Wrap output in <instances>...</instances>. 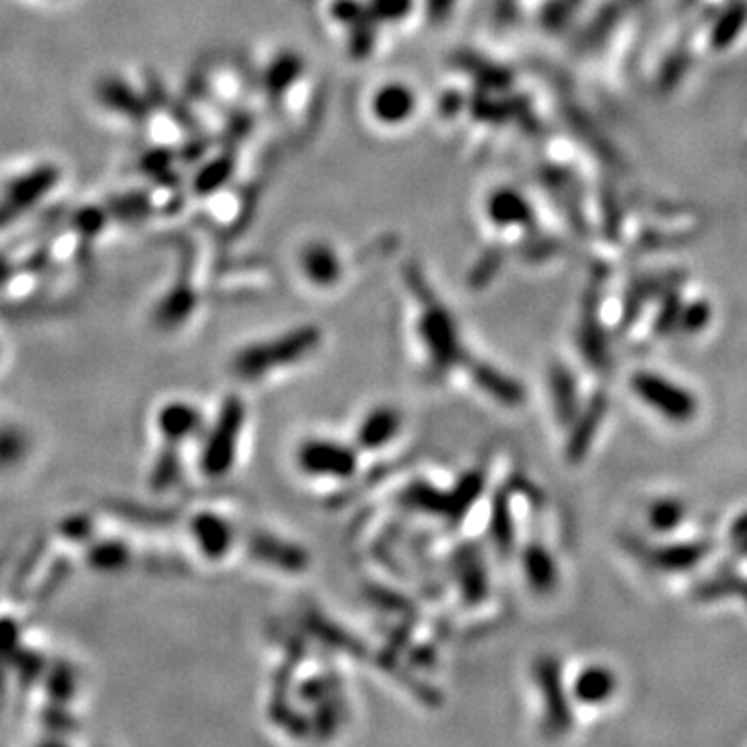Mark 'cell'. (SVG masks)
<instances>
[{
    "instance_id": "obj_1",
    "label": "cell",
    "mask_w": 747,
    "mask_h": 747,
    "mask_svg": "<svg viewBox=\"0 0 747 747\" xmlns=\"http://www.w3.org/2000/svg\"><path fill=\"white\" fill-rule=\"evenodd\" d=\"M631 389L646 405L662 413V418L677 424L694 420L698 411V401L694 395L685 391L683 386H677L669 378L658 376L654 372L633 374Z\"/></svg>"
},
{
    "instance_id": "obj_2",
    "label": "cell",
    "mask_w": 747,
    "mask_h": 747,
    "mask_svg": "<svg viewBox=\"0 0 747 747\" xmlns=\"http://www.w3.org/2000/svg\"><path fill=\"white\" fill-rule=\"evenodd\" d=\"M536 681L544 700V735L561 737L573 725V712L563 687L561 664L557 658L544 656L536 662Z\"/></svg>"
},
{
    "instance_id": "obj_3",
    "label": "cell",
    "mask_w": 747,
    "mask_h": 747,
    "mask_svg": "<svg viewBox=\"0 0 747 747\" xmlns=\"http://www.w3.org/2000/svg\"><path fill=\"white\" fill-rule=\"evenodd\" d=\"M635 552L660 571L683 573V571L694 569L700 561L706 559V555L710 552V544L708 542H681V544L642 548Z\"/></svg>"
},
{
    "instance_id": "obj_4",
    "label": "cell",
    "mask_w": 747,
    "mask_h": 747,
    "mask_svg": "<svg viewBox=\"0 0 747 747\" xmlns=\"http://www.w3.org/2000/svg\"><path fill=\"white\" fill-rule=\"evenodd\" d=\"M301 467L312 476H345L351 474L353 459L339 442L312 440L303 447L299 457Z\"/></svg>"
},
{
    "instance_id": "obj_5",
    "label": "cell",
    "mask_w": 747,
    "mask_h": 747,
    "mask_svg": "<svg viewBox=\"0 0 747 747\" xmlns=\"http://www.w3.org/2000/svg\"><path fill=\"white\" fill-rule=\"evenodd\" d=\"M606 409H608V397L604 391H598L590 399V403L584 407V411L577 415V420L573 422V432L567 442V459L571 463H579L588 455L592 440L606 415Z\"/></svg>"
},
{
    "instance_id": "obj_6",
    "label": "cell",
    "mask_w": 747,
    "mask_h": 747,
    "mask_svg": "<svg viewBox=\"0 0 747 747\" xmlns=\"http://www.w3.org/2000/svg\"><path fill=\"white\" fill-rule=\"evenodd\" d=\"M617 677L606 667H588L581 671L573 683V698L579 704L600 706L613 698Z\"/></svg>"
},
{
    "instance_id": "obj_7",
    "label": "cell",
    "mask_w": 747,
    "mask_h": 747,
    "mask_svg": "<svg viewBox=\"0 0 747 747\" xmlns=\"http://www.w3.org/2000/svg\"><path fill=\"white\" fill-rule=\"evenodd\" d=\"M550 393H552V405L557 411V420L563 426H571L577 415H579V403H577V382L573 372L557 364L550 368Z\"/></svg>"
},
{
    "instance_id": "obj_8",
    "label": "cell",
    "mask_w": 747,
    "mask_h": 747,
    "mask_svg": "<svg viewBox=\"0 0 747 747\" xmlns=\"http://www.w3.org/2000/svg\"><path fill=\"white\" fill-rule=\"evenodd\" d=\"M521 563H523L525 577H528L530 586L534 590L552 592L557 588L559 573H557L555 559H552V555L542 544L530 542L528 546H525Z\"/></svg>"
},
{
    "instance_id": "obj_9",
    "label": "cell",
    "mask_w": 747,
    "mask_h": 747,
    "mask_svg": "<svg viewBox=\"0 0 747 747\" xmlns=\"http://www.w3.org/2000/svg\"><path fill=\"white\" fill-rule=\"evenodd\" d=\"M476 382L482 386L484 391H488L496 401H503L507 405H519L523 401V389L513 382L511 378L503 376L501 372H496L488 366H478L474 370Z\"/></svg>"
},
{
    "instance_id": "obj_10",
    "label": "cell",
    "mask_w": 747,
    "mask_h": 747,
    "mask_svg": "<svg viewBox=\"0 0 747 747\" xmlns=\"http://www.w3.org/2000/svg\"><path fill=\"white\" fill-rule=\"evenodd\" d=\"M683 519H685V507L681 501H677V498H662V501H656L648 513L650 528L660 534L673 532L683 523Z\"/></svg>"
},
{
    "instance_id": "obj_11",
    "label": "cell",
    "mask_w": 747,
    "mask_h": 747,
    "mask_svg": "<svg viewBox=\"0 0 747 747\" xmlns=\"http://www.w3.org/2000/svg\"><path fill=\"white\" fill-rule=\"evenodd\" d=\"M492 538L496 548L501 552H511L513 548V519L505 496H498V501L492 511Z\"/></svg>"
},
{
    "instance_id": "obj_12",
    "label": "cell",
    "mask_w": 747,
    "mask_h": 747,
    "mask_svg": "<svg viewBox=\"0 0 747 747\" xmlns=\"http://www.w3.org/2000/svg\"><path fill=\"white\" fill-rule=\"evenodd\" d=\"M397 418L395 413L386 411V409H380L376 413H370V418L364 422V432H366V440L370 442H384L391 438V430L395 426Z\"/></svg>"
},
{
    "instance_id": "obj_13",
    "label": "cell",
    "mask_w": 747,
    "mask_h": 747,
    "mask_svg": "<svg viewBox=\"0 0 747 747\" xmlns=\"http://www.w3.org/2000/svg\"><path fill=\"white\" fill-rule=\"evenodd\" d=\"M733 538L737 540V544L743 538H747V513L735 521V525H733Z\"/></svg>"
},
{
    "instance_id": "obj_14",
    "label": "cell",
    "mask_w": 747,
    "mask_h": 747,
    "mask_svg": "<svg viewBox=\"0 0 747 747\" xmlns=\"http://www.w3.org/2000/svg\"><path fill=\"white\" fill-rule=\"evenodd\" d=\"M739 552H741V555L747 557V538H743V540L739 542Z\"/></svg>"
}]
</instances>
